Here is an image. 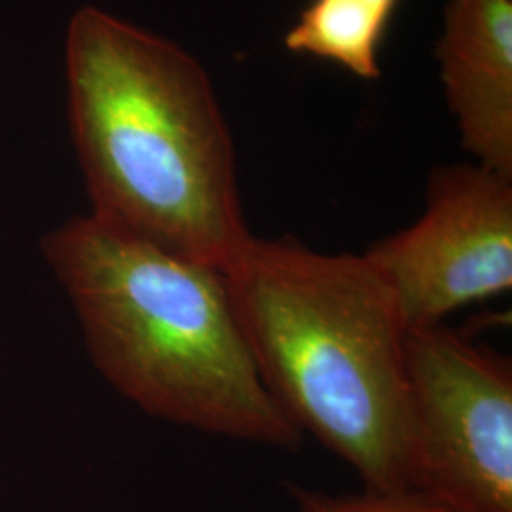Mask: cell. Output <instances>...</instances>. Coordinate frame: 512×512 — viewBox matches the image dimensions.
Returning a JSON list of instances; mask_svg holds the SVG:
<instances>
[{
  "instance_id": "obj_1",
  "label": "cell",
  "mask_w": 512,
  "mask_h": 512,
  "mask_svg": "<svg viewBox=\"0 0 512 512\" xmlns=\"http://www.w3.org/2000/svg\"><path fill=\"white\" fill-rule=\"evenodd\" d=\"M69 126L95 219L222 268L251 236L236 148L202 63L97 6L74 14Z\"/></svg>"
},
{
  "instance_id": "obj_2",
  "label": "cell",
  "mask_w": 512,
  "mask_h": 512,
  "mask_svg": "<svg viewBox=\"0 0 512 512\" xmlns=\"http://www.w3.org/2000/svg\"><path fill=\"white\" fill-rule=\"evenodd\" d=\"M95 368L148 416L296 450L304 435L256 370L220 268L82 215L42 241Z\"/></svg>"
},
{
  "instance_id": "obj_3",
  "label": "cell",
  "mask_w": 512,
  "mask_h": 512,
  "mask_svg": "<svg viewBox=\"0 0 512 512\" xmlns=\"http://www.w3.org/2000/svg\"><path fill=\"white\" fill-rule=\"evenodd\" d=\"M220 270L256 370L294 427L348 463L361 490L410 492L408 329L368 258L251 234Z\"/></svg>"
},
{
  "instance_id": "obj_4",
  "label": "cell",
  "mask_w": 512,
  "mask_h": 512,
  "mask_svg": "<svg viewBox=\"0 0 512 512\" xmlns=\"http://www.w3.org/2000/svg\"><path fill=\"white\" fill-rule=\"evenodd\" d=\"M410 492L448 512H512V363L446 323L404 342Z\"/></svg>"
},
{
  "instance_id": "obj_5",
  "label": "cell",
  "mask_w": 512,
  "mask_h": 512,
  "mask_svg": "<svg viewBox=\"0 0 512 512\" xmlns=\"http://www.w3.org/2000/svg\"><path fill=\"white\" fill-rule=\"evenodd\" d=\"M363 255L384 279L406 329L444 323L512 289V179L478 164L435 167L412 226Z\"/></svg>"
},
{
  "instance_id": "obj_6",
  "label": "cell",
  "mask_w": 512,
  "mask_h": 512,
  "mask_svg": "<svg viewBox=\"0 0 512 512\" xmlns=\"http://www.w3.org/2000/svg\"><path fill=\"white\" fill-rule=\"evenodd\" d=\"M437 59L461 145L512 179V0H448Z\"/></svg>"
},
{
  "instance_id": "obj_7",
  "label": "cell",
  "mask_w": 512,
  "mask_h": 512,
  "mask_svg": "<svg viewBox=\"0 0 512 512\" xmlns=\"http://www.w3.org/2000/svg\"><path fill=\"white\" fill-rule=\"evenodd\" d=\"M399 0H310L285 37L294 54L311 55L372 80Z\"/></svg>"
},
{
  "instance_id": "obj_8",
  "label": "cell",
  "mask_w": 512,
  "mask_h": 512,
  "mask_svg": "<svg viewBox=\"0 0 512 512\" xmlns=\"http://www.w3.org/2000/svg\"><path fill=\"white\" fill-rule=\"evenodd\" d=\"M296 512H448L416 492L330 494L300 484H287Z\"/></svg>"
}]
</instances>
